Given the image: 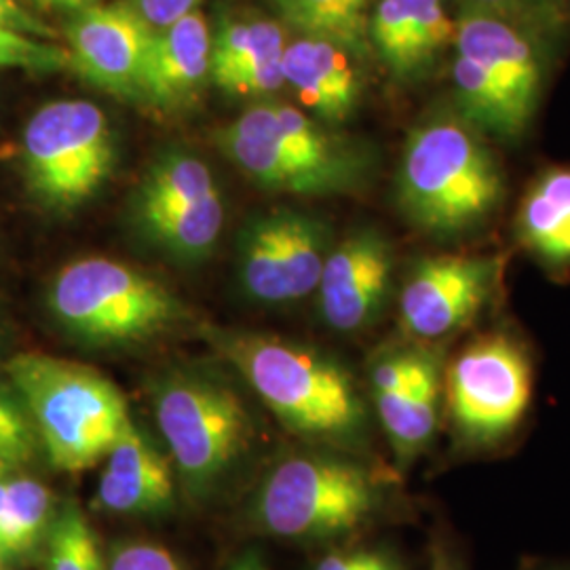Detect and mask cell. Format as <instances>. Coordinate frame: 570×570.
I'll return each mask as SVG.
<instances>
[{"label": "cell", "mask_w": 570, "mask_h": 570, "mask_svg": "<svg viewBox=\"0 0 570 570\" xmlns=\"http://www.w3.org/2000/svg\"><path fill=\"white\" fill-rule=\"evenodd\" d=\"M505 197V171L487 136L454 108L435 112L407 136L397 199L407 220L431 237L480 228Z\"/></svg>", "instance_id": "cell-1"}, {"label": "cell", "mask_w": 570, "mask_h": 570, "mask_svg": "<svg viewBox=\"0 0 570 570\" xmlns=\"http://www.w3.org/2000/svg\"><path fill=\"white\" fill-rule=\"evenodd\" d=\"M7 376L49 463L66 473L100 465L131 421L119 387L79 362L26 351L7 362Z\"/></svg>", "instance_id": "cell-2"}, {"label": "cell", "mask_w": 570, "mask_h": 570, "mask_svg": "<svg viewBox=\"0 0 570 570\" xmlns=\"http://www.w3.org/2000/svg\"><path fill=\"white\" fill-rule=\"evenodd\" d=\"M218 348L266 407L298 435L351 442L366 421L351 374L324 353L284 338L226 332Z\"/></svg>", "instance_id": "cell-3"}, {"label": "cell", "mask_w": 570, "mask_h": 570, "mask_svg": "<svg viewBox=\"0 0 570 570\" xmlns=\"http://www.w3.org/2000/svg\"><path fill=\"white\" fill-rule=\"evenodd\" d=\"M49 306L61 327L89 345L142 343L183 315L176 296L155 277L102 256L63 266Z\"/></svg>", "instance_id": "cell-4"}, {"label": "cell", "mask_w": 570, "mask_h": 570, "mask_svg": "<svg viewBox=\"0 0 570 570\" xmlns=\"http://www.w3.org/2000/svg\"><path fill=\"white\" fill-rule=\"evenodd\" d=\"M376 505L379 490L362 465L324 454H296L268 471L252 511L268 534L324 541L360 529Z\"/></svg>", "instance_id": "cell-5"}, {"label": "cell", "mask_w": 570, "mask_h": 570, "mask_svg": "<svg viewBox=\"0 0 570 570\" xmlns=\"http://www.w3.org/2000/svg\"><path fill=\"white\" fill-rule=\"evenodd\" d=\"M153 407L171 461L193 497L216 489L252 442L239 395L214 379L174 374L159 383Z\"/></svg>", "instance_id": "cell-6"}, {"label": "cell", "mask_w": 570, "mask_h": 570, "mask_svg": "<svg viewBox=\"0 0 570 570\" xmlns=\"http://www.w3.org/2000/svg\"><path fill=\"white\" fill-rule=\"evenodd\" d=\"M28 183L42 202L72 207L100 190L115 165V136L100 106L61 100L39 108L23 131Z\"/></svg>", "instance_id": "cell-7"}, {"label": "cell", "mask_w": 570, "mask_h": 570, "mask_svg": "<svg viewBox=\"0 0 570 570\" xmlns=\"http://www.w3.org/2000/svg\"><path fill=\"white\" fill-rule=\"evenodd\" d=\"M446 397L452 421L468 444L492 446L501 442L529 410V353L505 332L475 338L450 364Z\"/></svg>", "instance_id": "cell-8"}, {"label": "cell", "mask_w": 570, "mask_h": 570, "mask_svg": "<svg viewBox=\"0 0 570 570\" xmlns=\"http://www.w3.org/2000/svg\"><path fill=\"white\" fill-rule=\"evenodd\" d=\"M537 26L482 11H459L454 53L473 61L503 106L511 140L539 108L546 81V45Z\"/></svg>", "instance_id": "cell-9"}, {"label": "cell", "mask_w": 570, "mask_h": 570, "mask_svg": "<svg viewBox=\"0 0 570 570\" xmlns=\"http://www.w3.org/2000/svg\"><path fill=\"white\" fill-rule=\"evenodd\" d=\"M501 279V258L444 254L421 261L402 292V322L410 334L435 341L482 311Z\"/></svg>", "instance_id": "cell-10"}, {"label": "cell", "mask_w": 570, "mask_h": 570, "mask_svg": "<svg viewBox=\"0 0 570 570\" xmlns=\"http://www.w3.org/2000/svg\"><path fill=\"white\" fill-rule=\"evenodd\" d=\"M153 28L127 4H94L66 26L70 66L94 87L119 98H138Z\"/></svg>", "instance_id": "cell-11"}, {"label": "cell", "mask_w": 570, "mask_h": 570, "mask_svg": "<svg viewBox=\"0 0 570 570\" xmlns=\"http://www.w3.org/2000/svg\"><path fill=\"white\" fill-rule=\"evenodd\" d=\"M393 254L376 230H357L327 254L320 277V308L338 332L370 326L383 311L391 287Z\"/></svg>", "instance_id": "cell-12"}, {"label": "cell", "mask_w": 570, "mask_h": 570, "mask_svg": "<svg viewBox=\"0 0 570 570\" xmlns=\"http://www.w3.org/2000/svg\"><path fill=\"white\" fill-rule=\"evenodd\" d=\"M449 0H376L370 16V49L397 81L416 82L449 53L456 18Z\"/></svg>", "instance_id": "cell-13"}, {"label": "cell", "mask_w": 570, "mask_h": 570, "mask_svg": "<svg viewBox=\"0 0 570 570\" xmlns=\"http://www.w3.org/2000/svg\"><path fill=\"white\" fill-rule=\"evenodd\" d=\"M212 63L209 26L199 9L155 30L144 61L138 98L157 108L188 102L207 81Z\"/></svg>", "instance_id": "cell-14"}, {"label": "cell", "mask_w": 570, "mask_h": 570, "mask_svg": "<svg viewBox=\"0 0 570 570\" xmlns=\"http://www.w3.org/2000/svg\"><path fill=\"white\" fill-rule=\"evenodd\" d=\"M284 28L277 21H226L212 39L209 77L230 96H265L284 87Z\"/></svg>", "instance_id": "cell-15"}, {"label": "cell", "mask_w": 570, "mask_h": 570, "mask_svg": "<svg viewBox=\"0 0 570 570\" xmlns=\"http://www.w3.org/2000/svg\"><path fill=\"white\" fill-rule=\"evenodd\" d=\"M174 501V471L131 421L104 459L100 508L112 513H155Z\"/></svg>", "instance_id": "cell-16"}, {"label": "cell", "mask_w": 570, "mask_h": 570, "mask_svg": "<svg viewBox=\"0 0 570 570\" xmlns=\"http://www.w3.org/2000/svg\"><path fill=\"white\" fill-rule=\"evenodd\" d=\"M353 58L334 42L298 37L285 45V85L315 117L345 121L362 96V79Z\"/></svg>", "instance_id": "cell-17"}, {"label": "cell", "mask_w": 570, "mask_h": 570, "mask_svg": "<svg viewBox=\"0 0 570 570\" xmlns=\"http://www.w3.org/2000/svg\"><path fill=\"white\" fill-rule=\"evenodd\" d=\"M515 233L541 263L570 265V167H551L530 184L518 207Z\"/></svg>", "instance_id": "cell-18"}, {"label": "cell", "mask_w": 570, "mask_h": 570, "mask_svg": "<svg viewBox=\"0 0 570 570\" xmlns=\"http://www.w3.org/2000/svg\"><path fill=\"white\" fill-rule=\"evenodd\" d=\"M440 389V357L423 351L416 372L404 387L374 393L381 423L400 459H410L428 446L438 425Z\"/></svg>", "instance_id": "cell-19"}, {"label": "cell", "mask_w": 570, "mask_h": 570, "mask_svg": "<svg viewBox=\"0 0 570 570\" xmlns=\"http://www.w3.org/2000/svg\"><path fill=\"white\" fill-rule=\"evenodd\" d=\"M376 0H273L284 23L301 37L334 42L364 58L370 51V16Z\"/></svg>", "instance_id": "cell-20"}, {"label": "cell", "mask_w": 570, "mask_h": 570, "mask_svg": "<svg viewBox=\"0 0 570 570\" xmlns=\"http://www.w3.org/2000/svg\"><path fill=\"white\" fill-rule=\"evenodd\" d=\"M138 214L155 242L184 258H199L212 252L225 225L220 195L195 204L146 207Z\"/></svg>", "instance_id": "cell-21"}, {"label": "cell", "mask_w": 570, "mask_h": 570, "mask_svg": "<svg viewBox=\"0 0 570 570\" xmlns=\"http://www.w3.org/2000/svg\"><path fill=\"white\" fill-rule=\"evenodd\" d=\"M245 292L266 305L292 303L285 266L284 214H271L247 226L242 242Z\"/></svg>", "instance_id": "cell-22"}, {"label": "cell", "mask_w": 570, "mask_h": 570, "mask_svg": "<svg viewBox=\"0 0 570 570\" xmlns=\"http://www.w3.org/2000/svg\"><path fill=\"white\" fill-rule=\"evenodd\" d=\"M53 520V494L28 475H7L0 505V553L18 558L39 543Z\"/></svg>", "instance_id": "cell-23"}, {"label": "cell", "mask_w": 570, "mask_h": 570, "mask_svg": "<svg viewBox=\"0 0 570 570\" xmlns=\"http://www.w3.org/2000/svg\"><path fill=\"white\" fill-rule=\"evenodd\" d=\"M214 195L220 193L212 169L193 155L176 153L148 171L138 193V209L195 204Z\"/></svg>", "instance_id": "cell-24"}, {"label": "cell", "mask_w": 570, "mask_h": 570, "mask_svg": "<svg viewBox=\"0 0 570 570\" xmlns=\"http://www.w3.org/2000/svg\"><path fill=\"white\" fill-rule=\"evenodd\" d=\"M45 569L106 570L98 534L75 501H68L49 524Z\"/></svg>", "instance_id": "cell-25"}, {"label": "cell", "mask_w": 570, "mask_h": 570, "mask_svg": "<svg viewBox=\"0 0 570 570\" xmlns=\"http://www.w3.org/2000/svg\"><path fill=\"white\" fill-rule=\"evenodd\" d=\"M284 214L285 266L292 303L317 289L326 263V228L317 220L294 214Z\"/></svg>", "instance_id": "cell-26"}, {"label": "cell", "mask_w": 570, "mask_h": 570, "mask_svg": "<svg viewBox=\"0 0 570 570\" xmlns=\"http://www.w3.org/2000/svg\"><path fill=\"white\" fill-rule=\"evenodd\" d=\"M70 66L68 49L0 28V68L53 72Z\"/></svg>", "instance_id": "cell-27"}, {"label": "cell", "mask_w": 570, "mask_h": 570, "mask_svg": "<svg viewBox=\"0 0 570 570\" xmlns=\"http://www.w3.org/2000/svg\"><path fill=\"white\" fill-rule=\"evenodd\" d=\"M37 433L28 419V412L16 391L0 387V449L18 465L32 459L37 449Z\"/></svg>", "instance_id": "cell-28"}, {"label": "cell", "mask_w": 570, "mask_h": 570, "mask_svg": "<svg viewBox=\"0 0 570 570\" xmlns=\"http://www.w3.org/2000/svg\"><path fill=\"white\" fill-rule=\"evenodd\" d=\"M459 11H482L510 20L524 21L541 30H551L560 16L550 11L541 0H454Z\"/></svg>", "instance_id": "cell-29"}, {"label": "cell", "mask_w": 570, "mask_h": 570, "mask_svg": "<svg viewBox=\"0 0 570 570\" xmlns=\"http://www.w3.org/2000/svg\"><path fill=\"white\" fill-rule=\"evenodd\" d=\"M106 570H183V567L164 546L134 541L112 550Z\"/></svg>", "instance_id": "cell-30"}, {"label": "cell", "mask_w": 570, "mask_h": 570, "mask_svg": "<svg viewBox=\"0 0 570 570\" xmlns=\"http://www.w3.org/2000/svg\"><path fill=\"white\" fill-rule=\"evenodd\" d=\"M0 28L41 41H51L58 37L53 28L30 13L18 0H0Z\"/></svg>", "instance_id": "cell-31"}, {"label": "cell", "mask_w": 570, "mask_h": 570, "mask_svg": "<svg viewBox=\"0 0 570 570\" xmlns=\"http://www.w3.org/2000/svg\"><path fill=\"white\" fill-rule=\"evenodd\" d=\"M199 0H127V4L142 18L153 30L167 28L197 9Z\"/></svg>", "instance_id": "cell-32"}, {"label": "cell", "mask_w": 570, "mask_h": 570, "mask_svg": "<svg viewBox=\"0 0 570 570\" xmlns=\"http://www.w3.org/2000/svg\"><path fill=\"white\" fill-rule=\"evenodd\" d=\"M387 556L376 551H351L327 556L315 570H374Z\"/></svg>", "instance_id": "cell-33"}, {"label": "cell", "mask_w": 570, "mask_h": 570, "mask_svg": "<svg viewBox=\"0 0 570 570\" xmlns=\"http://www.w3.org/2000/svg\"><path fill=\"white\" fill-rule=\"evenodd\" d=\"M41 9H53V11H68L79 13L82 9H89L94 4H100L102 0H32Z\"/></svg>", "instance_id": "cell-34"}, {"label": "cell", "mask_w": 570, "mask_h": 570, "mask_svg": "<svg viewBox=\"0 0 570 570\" xmlns=\"http://www.w3.org/2000/svg\"><path fill=\"white\" fill-rule=\"evenodd\" d=\"M429 570H459L454 567V562L446 556V551L438 550L433 551V558H431V569Z\"/></svg>", "instance_id": "cell-35"}, {"label": "cell", "mask_w": 570, "mask_h": 570, "mask_svg": "<svg viewBox=\"0 0 570 570\" xmlns=\"http://www.w3.org/2000/svg\"><path fill=\"white\" fill-rule=\"evenodd\" d=\"M228 570H266L263 567V562L258 560V558H254V556H244L242 560H237L233 567Z\"/></svg>", "instance_id": "cell-36"}, {"label": "cell", "mask_w": 570, "mask_h": 570, "mask_svg": "<svg viewBox=\"0 0 570 570\" xmlns=\"http://www.w3.org/2000/svg\"><path fill=\"white\" fill-rule=\"evenodd\" d=\"M16 468H18V463H16V461H13L4 450L0 449V475L11 473Z\"/></svg>", "instance_id": "cell-37"}, {"label": "cell", "mask_w": 570, "mask_h": 570, "mask_svg": "<svg viewBox=\"0 0 570 570\" xmlns=\"http://www.w3.org/2000/svg\"><path fill=\"white\" fill-rule=\"evenodd\" d=\"M550 11H553L556 16H560V9H562V0H541Z\"/></svg>", "instance_id": "cell-38"}, {"label": "cell", "mask_w": 570, "mask_h": 570, "mask_svg": "<svg viewBox=\"0 0 570 570\" xmlns=\"http://www.w3.org/2000/svg\"><path fill=\"white\" fill-rule=\"evenodd\" d=\"M374 570H400V567H397V564H395V562H393V560L387 556V558H385V560H383V562H381V564H379Z\"/></svg>", "instance_id": "cell-39"}, {"label": "cell", "mask_w": 570, "mask_h": 570, "mask_svg": "<svg viewBox=\"0 0 570 570\" xmlns=\"http://www.w3.org/2000/svg\"><path fill=\"white\" fill-rule=\"evenodd\" d=\"M4 564H7V558L0 553V570H4Z\"/></svg>", "instance_id": "cell-40"}]
</instances>
